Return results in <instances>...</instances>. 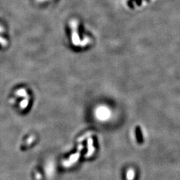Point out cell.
I'll list each match as a JSON object with an SVG mask.
<instances>
[{"label": "cell", "mask_w": 180, "mask_h": 180, "mask_svg": "<svg viewBox=\"0 0 180 180\" xmlns=\"http://www.w3.org/2000/svg\"><path fill=\"white\" fill-rule=\"evenodd\" d=\"M3 31V28H2L0 26V33H1V31Z\"/></svg>", "instance_id": "5"}, {"label": "cell", "mask_w": 180, "mask_h": 180, "mask_svg": "<svg viewBox=\"0 0 180 180\" xmlns=\"http://www.w3.org/2000/svg\"><path fill=\"white\" fill-rule=\"evenodd\" d=\"M135 177V173L134 171V170L130 169L128 170L127 173V180H134Z\"/></svg>", "instance_id": "3"}, {"label": "cell", "mask_w": 180, "mask_h": 180, "mask_svg": "<svg viewBox=\"0 0 180 180\" xmlns=\"http://www.w3.org/2000/svg\"><path fill=\"white\" fill-rule=\"evenodd\" d=\"M135 134H136V137L137 142L141 144L143 142H144V137H143L141 129H140L139 126H137L135 128Z\"/></svg>", "instance_id": "2"}, {"label": "cell", "mask_w": 180, "mask_h": 180, "mask_svg": "<svg viewBox=\"0 0 180 180\" xmlns=\"http://www.w3.org/2000/svg\"><path fill=\"white\" fill-rule=\"evenodd\" d=\"M0 44H1V45L3 46H6L7 45V41L4 38H0Z\"/></svg>", "instance_id": "4"}, {"label": "cell", "mask_w": 180, "mask_h": 180, "mask_svg": "<svg viewBox=\"0 0 180 180\" xmlns=\"http://www.w3.org/2000/svg\"><path fill=\"white\" fill-rule=\"evenodd\" d=\"M71 28L72 30V42L75 46H80V38L78 33V22L76 20L71 21Z\"/></svg>", "instance_id": "1"}]
</instances>
